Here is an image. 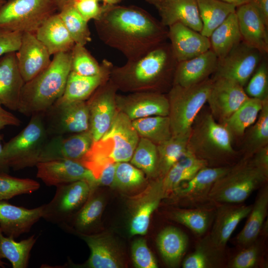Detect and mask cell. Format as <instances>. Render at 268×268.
<instances>
[{
	"label": "cell",
	"instance_id": "44",
	"mask_svg": "<svg viewBox=\"0 0 268 268\" xmlns=\"http://www.w3.org/2000/svg\"><path fill=\"white\" fill-rule=\"evenodd\" d=\"M40 187L36 181L29 178H19L8 174L0 175V201L7 200L14 197L30 194Z\"/></svg>",
	"mask_w": 268,
	"mask_h": 268
},
{
	"label": "cell",
	"instance_id": "6",
	"mask_svg": "<svg viewBox=\"0 0 268 268\" xmlns=\"http://www.w3.org/2000/svg\"><path fill=\"white\" fill-rule=\"evenodd\" d=\"M213 79L187 87L173 85L167 97L172 135L189 134L196 118L207 102Z\"/></svg>",
	"mask_w": 268,
	"mask_h": 268
},
{
	"label": "cell",
	"instance_id": "1",
	"mask_svg": "<svg viewBox=\"0 0 268 268\" xmlns=\"http://www.w3.org/2000/svg\"><path fill=\"white\" fill-rule=\"evenodd\" d=\"M102 6L100 16L94 20L97 34L127 61L140 58L168 39V27L144 9L134 5Z\"/></svg>",
	"mask_w": 268,
	"mask_h": 268
},
{
	"label": "cell",
	"instance_id": "25",
	"mask_svg": "<svg viewBox=\"0 0 268 268\" xmlns=\"http://www.w3.org/2000/svg\"><path fill=\"white\" fill-rule=\"evenodd\" d=\"M153 5L164 26L180 23L201 32L202 22L197 0H161Z\"/></svg>",
	"mask_w": 268,
	"mask_h": 268
},
{
	"label": "cell",
	"instance_id": "31",
	"mask_svg": "<svg viewBox=\"0 0 268 268\" xmlns=\"http://www.w3.org/2000/svg\"><path fill=\"white\" fill-rule=\"evenodd\" d=\"M210 49L218 59L225 56L242 41L235 12L230 14L209 37Z\"/></svg>",
	"mask_w": 268,
	"mask_h": 268
},
{
	"label": "cell",
	"instance_id": "5",
	"mask_svg": "<svg viewBox=\"0 0 268 268\" xmlns=\"http://www.w3.org/2000/svg\"><path fill=\"white\" fill-rule=\"evenodd\" d=\"M268 179V168L259 164L253 156H244L213 184L207 198L217 202L241 203Z\"/></svg>",
	"mask_w": 268,
	"mask_h": 268
},
{
	"label": "cell",
	"instance_id": "53",
	"mask_svg": "<svg viewBox=\"0 0 268 268\" xmlns=\"http://www.w3.org/2000/svg\"><path fill=\"white\" fill-rule=\"evenodd\" d=\"M210 262L206 252L202 247H198L197 250L189 255L183 263L184 268H207Z\"/></svg>",
	"mask_w": 268,
	"mask_h": 268
},
{
	"label": "cell",
	"instance_id": "48",
	"mask_svg": "<svg viewBox=\"0 0 268 268\" xmlns=\"http://www.w3.org/2000/svg\"><path fill=\"white\" fill-rule=\"evenodd\" d=\"M144 180L143 172L135 166L128 162L116 163L113 186L121 188H130L140 185Z\"/></svg>",
	"mask_w": 268,
	"mask_h": 268
},
{
	"label": "cell",
	"instance_id": "9",
	"mask_svg": "<svg viewBox=\"0 0 268 268\" xmlns=\"http://www.w3.org/2000/svg\"><path fill=\"white\" fill-rule=\"evenodd\" d=\"M95 187L85 180L57 186L53 199L44 204L42 218L58 225L67 223L81 208Z\"/></svg>",
	"mask_w": 268,
	"mask_h": 268
},
{
	"label": "cell",
	"instance_id": "19",
	"mask_svg": "<svg viewBox=\"0 0 268 268\" xmlns=\"http://www.w3.org/2000/svg\"><path fill=\"white\" fill-rule=\"evenodd\" d=\"M168 39L178 62L197 57L211 47L209 38L180 23L168 27Z\"/></svg>",
	"mask_w": 268,
	"mask_h": 268
},
{
	"label": "cell",
	"instance_id": "50",
	"mask_svg": "<svg viewBox=\"0 0 268 268\" xmlns=\"http://www.w3.org/2000/svg\"><path fill=\"white\" fill-rule=\"evenodd\" d=\"M259 255V247L253 243L235 256L230 266L233 268H252L256 264Z\"/></svg>",
	"mask_w": 268,
	"mask_h": 268
},
{
	"label": "cell",
	"instance_id": "29",
	"mask_svg": "<svg viewBox=\"0 0 268 268\" xmlns=\"http://www.w3.org/2000/svg\"><path fill=\"white\" fill-rule=\"evenodd\" d=\"M231 166H205L192 179L181 183L175 190L180 196L190 201L207 198L213 184L229 171Z\"/></svg>",
	"mask_w": 268,
	"mask_h": 268
},
{
	"label": "cell",
	"instance_id": "3",
	"mask_svg": "<svg viewBox=\"0 0 268 268\" xmlns=\"http://www.w3.org/2000/svg\"><path fill=\"white\" fill-rule=\"evenodd\" d=\"M70 71V51L54 55L46 69L25 82L17 111L26 116L45 111L63 95Z\"/></svg>",
	"mask_w": 268,
	"mask_h": 268
},
{
	"label": "cell",
	"instance_id": "28",
	"mask_svg": "<svg viewBox=\"0 0 268 268\" xmlns=\"http://www.w3.org/2000/svg\"><path fill=\"white\" fill-rule=\"evenodd\" d=\"M35 34L51 55L70 52L75 44L58 12L49 17Z\"/></svg>",
	"mask_w": 268,
	"mask_h": 268
},
{
	"label": "cell",
	"instance_id": "36",
	"mask_svg": "<svg viewBox=\"0 0 268 268\" xmlns=\"http://www.w3.org/2000/svg\"><path fill=\"white\" fill-rule=\"evenodd\" d=\"M164 192L161 180L155 184L150 192L136 208L130 223L131 235H144L146 233L151 215L158 207Z\"/></svg>",
	"mask_w": 268,
	"mask_h": 268
},
{
	"label": "cell",
	"instance_id": "26",
	"mask_svg": "<svg viewBox=\"0 0 268 268\" xmlns=\"http://www.w3.org/2000/svg\"><path fill=\"white\" fill-rule=\"evenodd\" d=\"M101 72L95 75L83 76L70 71L62 96L55 103L85 101L101 84L108 81L113 64L104 59Z\"/></svg>",
	"mask_w": 268,
	"mask_h": 268
},
{
	"label": "cell",
	"instance_id": "43",
	"mask_svg": "<svg viewBox=\"0 0 268 268\" xmlns=\"http://www.w3.org/2000/svg\"><path fill=\"white\" fill-rule=\"evenodd\" d=\"M58 12L75 44L85 46L91 42L88 22L81 16L74 4L68 5Z\"/></svg>",
	"mask_w": 268,
	"mask_h": 268
},
{
	"label": "cell",
	"instance_id": "41",
	"mask_svg": "<svg viewBox=\"0 0 268 268\" xmlns=\"http://www.w3.org/2000/svg\"><path fill=\"white\" fill-rule=\"evenodd\" d=\"M103 208V199L100 196L94 195L92 189L85 202L67 223L72 221L78 233L88 234L95 227Z\"/></svg>",
	"mask_w": 268,
	"mask_h": 268
},
{
	"label": "cell",
	"instance_id": "54",
	"mask_svg": "<svg viewBox=\"0 0 268 268\" xmlns=\"http://www.w3.org/2000/svg\"><path fill=\"white\" fill-rule=\"evenodd\" d=\"M116 163L111 162L102 169L96 178L97 185L113 186L115 178Z\"/></svg>",
	"mask_w": 268,
	"mask_h": 268
},
{
	"label": "cell",
	"instance_id": "38",
	"mask_svg": "<svg viewBox=\"0 0 268 268\" xmlns=\"http://www.w3.org/2000/svg\"><path fill=\"white\" fill-rule=\"evenodd\" d=\"M242 138L244 156H252L268 145V99L264 101L257 120L246 130Z\"/></svg>",
	"mask_w": 268,
	"mask_h": 268
},
{
	"label": "cell",
	"instance_id": "52",
	"mask_svg": "<svg viewBox=\"0 0 268 268\" xmlns=\"http://www.w3.org/2000/svg\"><path fill=\"white\" fill-rule=\"evenodd\" d=\"M22 33L0 30V57L3 55L16 52L20 46Z\"/></svg>",
	"mask_w": 268,
	"mask_h": 268
},
{
	"label": "cell",
	"instance_id": "17",
	"mask_svg": "<svg viewBox=\"0 0 268 268\" xmlns=\"http://www.w3.org/2000/svg\"><path fill=\"white\" fill-rule=\"evenodd\" d=\"M15 54L18 67L25 82L41 73L51 62V55L35 33H22L20 45Z\"/></svg>",
	"mask_w": 268,
	"mask_h": 268
},
{
	"label": "cell",
	"instance_id": "13",
	"mask_svg": "<svg viewBox=\"0 0 268 268\" xmlns=\"http://www.w3.org/2000/svg\"><path fill=\"white\" fill-rule=\"evenodd\" d=\"M117 89L109 79L99 86L86 101L89 111V130L93 142L99 140L111 126L117 112Z\"/></svg>",
	"mask_w": 268,
	"mask_h": 268
},
{
	"label": "cell",
	"instance_id": "55",
	"mask_svg": "<svg viewBox=\"0 0 268 268\" xmlns=\"http://www.w3.org/2000/svg\"><path fill=\"white\" fill-rule=\"evenodd\" d=\"M0 102V131L7 126L18 127L21 121L11 112L6 110Z\"/></svg>",
	"mask_w": 268,
	"mask_h": 268
},
{
	"label": "cell",
	"instance_id": "45",
	"mask_svg": "<svg viewBox=\"0 0 268 268\" xmlns=\"http://www.w3.org/2000/svg\"><path fill=\"white\" fill-rule=\"evenodd\" d=\"M71 71L83 76L99 74L102 65L98 63L85 46L75 44L70 51Z\"/></svg>",
	"mask_w": 268,
	"mask_h": 268
},
{
	"label": "cell",
	"instance_id": "61",
	"mask_svg": "<svg viewBox=\"0 0 268 268\" xmlns=\"http://www.w3.org/2000/svg\"><path fill=\"white\" fill-rule=\"evenodd\" d=\"M160 0H145L146 2L153 5Z\"/></svg>",
	"mask_w": 268,
	"mask_h": 268
},
{
	"label": "cell",
	"instance_id": "47",
	"mask_svg": "<svg viewBox=\"0 0 268 268\" xmlns=\"http://www.w3.org/2000/svg\"><path fill=\"white\" fill-rule=\"evenodd\" d=\"M173 217L176 221L198 234H203L207 229L210 215L201 209H182L175 211Z\"/></svg>",
	"mask_w": 268,
	"mask_h": 268
},
{
	"label": "cell",
	"instance_id": "7",
	"mask_svg": "<svg viewBox=\"0 0 268 268\" xmlns=\"http://www.w3.org/2000/svg\"><path fill=\"white\" fill-rule=\"evenodd\" d=\"M48 137L42 113L32 115L27 125L3 145V155L10 168L16 171L36 166Z\"/></svg>",
	"mask_w": 268,
	"mask_h": 268
},
{
	"label": "cell",
	"instance_id": "8",
	"mask_svg": "<svg viewBox=\"0 0 268 268\" xmlns=\"http://www.w3.org/2000/svg\"><path fill=\"white\" fill-rule=\"evenodd\" d=\"M57 11L54 0H8L0 9V30L35 33Z\"/></svg>",
	"mask_w": 268,
	"mask_h": 268
},
{
	"label": "cell",
	"instance_id": "21",
	"mask_svg": "<svg viewBox=\"0 0 268 268\" xmlns=\"http://www.w3.org/2000/svg\"><path fill=\"white\" fill-rule=\"evenodd\" d=\"M44 204L28 209L0 201V228L3 234L15 239L28 233L42 218Z\"/></svg>",
	"mask_w": 268,
	"mask_h": 268
},
{
	"label": "cell",
	"instance_id": "27",
	"mask_svg": "<svg viewBox=\"0 0 268 268\" xmlns=\"http://www.w3.org/2000/svg\"><path fill=\"white\" fill-rule=\"evenodd\" d=\"M90 250L85 264L90 268H119L123 266L121 256L113 240L102 234L78 233Z\"/></svg>",
	"mask_w": 268,
	"mask_h": 268
},
{
	"label": "cell",
	"instance_id": "42",
	"mask_svg": "<svg viewBox=\"0 0 268 268\" xmlns=\"http://www.w3.org/2000/svg\"><path fill=\"white\" fill-rule=\"evenodd\" d=\"M131 161L133 165L149 176L158 174V155L157 145L146 138L141 137Z\"/></svg>",
	"mask_w": 268,
	"mask_h": 268
},
{
	"label": "cell",
	"instance_id": "40",
	"mask_svg": "<svg viewBox=\"0 0 268 268\" xmlns=\"http://www.w3.org/2000/svg\"><path fill=\"white\" fill-rule=\"evenodd\" d=\"M132 122L138 135L151 140L156 145L172 136L168 116H152Z\"/></svg>",
	"mask_w": 268,
	"mask_h": 268
},
{
	"label": "cell",
	"instance_id": "14",
	"mask_svg": "<svg viewBox=\"0 0 268 268\" xmlns=\"http://www.w3.org/2000/svg\"><path fill=\"white\" fill-rule=\"evenodd\" d=\"M212 79L206 102L214 119L222 124L249 97L244 87L232 80L224 77Z\"/></svg>",
	"mask_w": 268,
	"mask_h": 268
},
{
	"label": "cell",
	"instance_id": "64",
	"mask_svg": "<svg viewBox=\"0 0 268 268\" xmlns=\"http://www.w3.org/2000/svg\"><path fill=\"white\" fill-rule=\"evenodd\" d=\"M76 0H75V1H76ZM96 0L99 1V0ZM74 2H75V1H74Z\"/></svg>",
	"mask_w": 268,
	"mask_h": 268
},
{
	"label": "cell",
	"instance_id": "59",
	"mask_svg": "<svg viewBox=\"0 0 268 268\" xmlns=\"http://www.w3.org/2000/svg\"><path fill=\"white\" fill-rule=\"evenodd\" d=\"M225 2L232 4L236 7L242 4L248 3L251 0H221Z\"/></svg>",
	"mask_w": 268,
	"mask_h": 268
},
{
	"label": "cell",
	"instance_id": "34",
	"mask_svg": "<svg viewBox=\"0 0 268 268\" xmlns=\"http://www.w3.org/2000/svg\"><path fill=\"white\" fill-rule=\"evenodd\" d=\"M207 163L188 149L184 156L176 162L162 179L164 190H175L181 183L192 179Z\"/></svg>",
	"mask_w": 268,
	"mask_h": 268
},
{
	"label": "cell",
	"instance_id": "60",
	"mask_svg": "<svg viewBox=\"0 0 268 268\" xmlns=\"http://www.w3.org/2000/svg\"><path fill=\"white\" fill-rule=\"evenodd\" d=\"M103 2V4L116 5L118 4L123 0H101Z\"/></svg>",
	"mask_w": 268,
	"mask_h": 268
},
{
	"label": "cell",
	"instance_id": "24",
	"mask_svg": "<svg viewBox=\"0 0 268 268\" xmlns=\"http://www.w3.org/2000/svg\"><path fill=\"white\" fill-rule=\"evenodd\" d=\"M218 59L211 50L192 59L178 62L173 85L187 87L210 78L217 67Z\"/></svg>",
	"mask_w": 268,
	"mask_h": 268
},
{
	"label": "cell",
	"instance_id": "15",
	"mask_svg": "<svg viewBox=\"0 0 268 268\" xmlns=\"http://www.w3.org/2000/svg\"><path fill=\"white\" fill-rule=\"evenodd\" d=\"M37 177L47 186H58L79 180H85L94 186L97 183L92 172L80 162L59 159L38 162Z\"/></svg>",
	"mask_w": 268,
	"mask_h": 268
},
{
	"label": "cell",
	"instance_id": "51",
	"mask_svg": "<svg viewBox=\"0 0 268 268\" xmlns=\"http://www.w3.org/2000/svg\"><path fill=\"white\" fill-rule=\"evenodd\" d=\"M96 0H81L75 1L74 6L83 18L88 22L96 20L100 16L103 6L100 5Z\"/></svg>",
	"mask_w": 268,
	"mask_h": 268
},
{
	"label": "cell",
	"instance_id": "11",
	"mask_svg": "<svg viewBox=\"0 0 268 268\" xmlns=\"http://www.w3.org/2000/svg\"><path fill=\"white\" fill-rule=\"evenodd\" d=\"M139 139L132 120L119 111L108 131L97 141L107 155L117 163L131 160Z\"/></svg>",
	"mask_w": 268,
	"mask_h": 268
},
{
	"label": "cell",
	"instance_id": "22",
	"mask_svg": "<svg viewBox=\"0 0 268 268\" xmlns=\"http://www.w3.org/2000/svg\"><path fill=\"white\" fill-rule=\"evenodd\" d=\"M250 205L222 206L217 211L207 246L213 252H221L232 233L252 209Z\"/></svg>",
	"mask_w": 268,
	"mask_h": 268
},
{
	"label": "cell",
	"instance_id": "46",
	"mask_svg": "<svg viewBox=\"0 0 268 268\" xmlns=\"http://www.w3.org/2000/svg\"><path fill=\"white\" fill-rule=\"evenodd\" d=\"M244 89L249 97L262 101L268 99V64L267 56L263 58Z\"/></svg>",
	"mask_w": 268,
	"mask_h": 268
},
{
	"label": "cell",
	"instance_id": "23",
	"mask_svg": "<svg viewBox=\"0 0 268 268\" xmlns=\"http://www.w3.org/2000/svg\"><path fill=\"white\" fill-rule=\"evenodd\" d=\"M16 52L0 57V102L12 111H17L25 82L19 71Z\"/></svg>",
	"mask_w": 268,
	"mask_h": 268
},
{
	"label": "cell",
	"instance_id": "57",
	"mask_svg": "<svg viewBox=\"0 0 268 268\" xmlns=\"http://www.w3.org/2000/svg\"><path fill=\"white\" fill-rule=\"evenodd\" d=\"M2 140V136L0 135V175L8 174L10 169L3 155Z\"/></svg>",
	"mask_w": 268,
	"mask_h": 268
},
{
	"label": "cell",
	"instance_id": "20",
	"mask_svg": "<svg viewBox=\"0 0 268 268\" xmlns=\"http://www.w3.org/2000/svg\"><path fill=\"white\" fill-rule=\"evenodd\" d=\"M242 41L264 56L268 54V27L258 10L250 2L236 7Z\"/></svg>",
	"mask_w": 268,
	"mask_h": 268
},
{
	"label": "cell",
	"instance_id": "37",
	"mask_svg": "<svg viewBox=\"0 0 268 268\" xmlns=\"http://www.w3.org/2000/svg\"><path fill=\"white\" fill-rule=\"evenodd\" d=\"M35 235L16 242L11 237H5L0 228V260L6 259L13 268L28 267L31 251L37 241Z\"/></svg>",
	"mask_w": 268,
	"mask_h": 268
},
{
	"label": "cell",
	"instance_id": "32",
	"mask_svg": "<svg viewBox=\"0 0 268 268\" xmlns=\"http://www.w3.org/2000/svg\"><path fill=\"white\" fill-rule=\"evenodd\" d=\"M157 244L165 263L171 267L179 265L188 244L187 236L181 230L168 227L158 234Z\"/></svg>",
	"mask_w": 268,
	"mask_h": 268
},
{
	"label": "cell",
	"instance_id": "33",
	"mask_svg": "<svg viewBox=\"0 0 268 268\" xmlns=\"http://www.w3.org/2000/svg\"><path fill=\"white\" fill-rule=\"evenodd\" d=\"M264 101L249 97L222 124L233 140L242 138L245 131L257 120Z\"/></svg>",
	"mask_w": 268,
	"mask_h": 268
},
{
	"label": "cell",
	"instance_id": "4",
	"mask_svg": "<svg viewBox=\"0 0 268 268\" xmlns=\"http://www.w3.org/2000/svg\"><path fill=\"white\" fill-rule=\"evenodd\" d=\"M227 129L213 118L209 110L201 111L190 132L187 149L209 163L222 164L239 154Z\"/></svg>",
	"mask_w": 268,
	"mask_h": 268
},
{
	"label": "cell",
	"instance_id": "10",
	"mask_svg": "<svg viewBox=\"0 0 268 268\" xmlns=\"http://www.w3.org/2000/svg\"><path fill=\"white\" fill-rule=\"evenodd\" d=\"M42 114L49 137L81 133L89 129L85 101L55 103Z\"/></svg>",
	"mask_w": 268,
	"mask_h": 268
},
{
	"label": "cell",
	"instance_id": "56",
	"mask_svg": "<svg viewBox=\"0 0 268 268\" xmlns=\"http://www.w3.org/2000/svg\"><path fill=\"white\" fill-rule=\"evenodd\" d=\"M249 2L258 10L268 26V0H251Z\"/></svg>",
	"mask_w": 268,
	"mask_h": 268
},
{
	"label": "cell",
	"instance_id": "18",
	"mask_svg": "<svg viewBox=\"0 0 268 268\" xmlns=\"http://www.w3.org/2000/svg\"><path fill=\"white\" fill-rule=\"evenodd\" d=\"M117 105L132 121L152 116L169 115L167 97L163 93L150 92H135L127 96L116 95Z\"/></svg>",
	"mask_w": 268,
	"mask_h": 268
},
{
	"label": "cell",
	"instance_id": "58",
	"mask_svg": "<svg viewBox=\"0 0 268 268\" xmlns=\"http://www.w3.org/2000/svg\"><path fill=\"white\" fill-rule=\"evenodd\" d=\"M54 1L59 12L65 7L74 4L75 0H54Z\"/></svg>",
	"mask_w": 268,
	"mask_h": 268
},
{
	"label": "cell",
	"instance_id": "63",
	"mask_svg": "<svg viewBox=\"0 0 268 268\" xmlns=\"http://www.w3.org/2000/svg\"><path fill=\"white\" fill-rule=\"evenodd\" d=\"M5 265V264L2 262L1 260H0V267L4 268Z\"/></svg>",
	"mask_w": 268,
	"mask_h": 268
},
{
	"label": "cell",
	"instance_id": "39",
	"mask_svg": "<svg viewBox=\"0 0 268 268\" xmlns=\"http://www.w3.org/2000/svg\"><path fill=\"white\" fill-rule=\"evenodd\" d=\"M189 134L172 135L168 140L157 145L158 174L163 177L172 166L186 153Z\"/></svg>",
	"mask_w": 268,
	"mask_h": 268
},
{
	"label": "cell",
	"instance_id": "49",
	"mask_svg": "<svg viewBox=\"0 0 268 268\" xmlns=\"http://www.w3.org/2000/svg\"><path fill=\"white\" fill-rule=\"evenodd\" d=\"M132 259L138 268H157L156 260L148 248L145 240L140 238L135 240L132 246Z\"/></svg>",
	"mask_w": 268,
	"mask_h": 268
},
{
	"label": "cell",
	"instance_id": "12",
	"mask_svg": "<svg viewBox=\"0 0 268 268\" xmlns=\"http://www.w3.org/2000/svg\"><path fill=\"white\" fill-rule=\"evenodd\" d=\"M265 56L242 41L225 56L218 59L211 77L230 79L244 87Z\"/></svg>",
	"mask_w": 268,
	"mask_h": 268
},
{
	"label": "cell",
	"instance_id": "62",
	"mask_svg": "<svg viewBox=\"0 0 268 268\" xmlns=\"http://www.w3.org/2000/svg\"><path fill=\"white\" fill-rule=\"evenodd\" d=\"M6 0H0V9L2 6V5L5 3Z\"/></svg>",
	"mask_w": 268,
	"mask_h": 268
},
{
	"label": "cell",
	"instance_id": "30",
	"mask_svg": "<svg viewBox=\"0 0 268 268\" xmlns=\"http://www.w3.org/2000/svg\"><path fill=\"white\" fill-rule=\"evenodd\" d=\"M268 207V188L266 185L258 194L249 214V218L236 237L237 242L243 246L253 243L258 237L267 215Z\"/></svg>",
	"mask_w": 268,
	"mask_h": 268
},
{
	"label": "cell",
	"instance_id": "2",
	"mask_svg": "<svg viewBox=\"0 0 268 268\" xmlns=\"http://www.w3.org/2000/svg\"><path fill=\"white\" fill-rule=\"evenodd\" d=\"M178 63L166 41L137 60L113 66L110 79L123 90L162 93L173 86Z\"/></svg>",
	"mask_w": 268,
	"mask_h": 268
},
{
	"label": "cell",
	"instance_id": "35",
	"mask_svg": "<svg viewBox=\"0 0 268 268\" xmlns=\"http://www.w3.org/2000/svg\"><path fill=\"white\" fill-rule=\"evenodd\" d=\"M202 22L201 33L208 38L227 18L236 11V7L221 0H197Z\"/></svg>",
	"mask_w": 268,
	"mask_h": 268
},
{
	"label": "cell",
	"instance_id": "16",
	"mask_svg": "<svg viewBox=\"0 0 268 268\" xmlns=\"http://www.w3.org/2000/svg\"><path fill=\"white\" fill-rule=\"evenodd\" d=\"M93 142L89 130L49 137L40 155L39 162L59 159L79 162Z\"/></svg>",
	"mask_w": 268,
	"mask_h": 268
}]
</instances>
